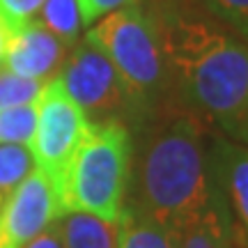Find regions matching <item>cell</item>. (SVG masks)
<instances>
[{
  "label": "cell",
  "instance_id": "obj_11",
  "mask_svg": "<svg viewBox=\"0 0 248 248\" xmlns=\"http://www.w3.org/2000/svg\"><path fill=\"white\" fill-rule=\"evenodd\" d=\"M117 248H182V241L159 225L124 212L120 218Z\"/></svg>",
  "mask_w": 248,
  "mask_h": 248
},
{
  "label": "cell",
  "instance_id": "obj_3",
  "mask_svg": "<svg viewBox=\"0 0 248 248\" xmlns=\"http://www.w3.org/2000/svg\"><path fill=\"white\" fill-rule=\"evenodd\" d=\"M131 150L126 124H88L55 184L62 214L83 212L104 221H120L131 172Z\"/></svg>",
  "mask_w": 248,
  "mask_h": 248
},
{
  "label": "cell",
  "instance_id": "obj_1",
  "mask_svg": "<svg viewBox=\"0 0 248 248\" xmlns=\"http://www.w3.org/2000/svg\"><path fill=\"white\" fill-rule=\"evenodd\" d=\"M140 124L124 212L182 237L225 207L204 122L188 108L159 104Z\"/></svg>",
  "mask_w": 248,
  "mask_h": 248
},
{
  "label": "cell",
  "instance_id": "obj_19",
  "mask_svg": "<svg viewBox=\"0 0 248 248\" xmlns=\"http://www.w3.org/2000/svg\"><path fill=\"white\" fill-rule=\"evenodd\" d=\"M129 5H140V0H78L80 21H83V26H90L110 12H117L122 7H129Z\"/></svg>",
  "mask_w": 248,
  "mask_h": 248
},
{
  "label": "cell",
  "instance_id": "obj_6",
  "mask_svg": "<svg viewBox=\"0 0 248 248\" xmlns=\"http://www.w3.org/2000/svg\"><path fill=\"white\" fill-rule=\"evenodd\" d=\"M35 108L37 124L35 136L30 140V154L35 168L46 172L53 179V184H58L62 170L69 163L90 122L76 106V101L67 94V90L62 88L60 78L46 83L35 101Z\"/></svg>",
  "mask_w": 248,
  "mask_h": 248
},
{
  "label": "cell",
  "instance_id": "obj_2",
  "mask_svg": "<svg viewBox=\"0 0 248 248\" xmlns=\"http://www.w3.org/2000/svg\"><path fill=\"white\" fill-rule=\"evenodd\" d=\"M147 12L186 108L248 145V42L198 0H159Z\"/></svg>",
  "mask_w": 248,
  "mask_h": 248
},
{
  "label": "cell",
  "instance_id": "obj_17",
  "mask_svg": "<svg viewBox=\"0 0 248 248\" xmlns=\"http://www.w3.org/2000/svg\"><path fill=\"white\" fill-rule=\"evenodd\" d=\"M198 5L248 42V0H198Z\"/></svg>",
  "mask_w": 248,
  "mask_h": 248
},
{
  "label": "cell",
  "instance_id": "obj_9",
  "mask_svg": "<svg viewBox=\"0 0 248 248\" xmlns=\"http://www.w3.org/2000/svg\"><path fill=\"white\" fill-rule=\"evenodd\" d=\"M212 159L221 191H228L248 237V147L241 142L218 140L212 145Z\"/></svg>",
  "mask_w": 248,
  "mask_h": 248
},
{
  "label": "cell",
  "instance_id": "obj_18",
  "mask_svg": "<svg viewBox=\"0 0 248 248\" xmlns=\"http://www.w3.org/2000/svg\"><path fill=\"white\" fill-rule=\"evenodd\" d=\"M42 5H44V0H0V16L14 30H18L35 18Z\"/></svg>",
  "mask_w": 248,
  "mask_h": 248
},
{
  "label": "cell",
  "instance_id": "obj_4",
  "mask_svg": "<svg viewBox=\"0 0 248 248\" xmlns=\"http://www.w3.org/2000/svg\"><path fill=\"white\" fill-rule=\"evenodd\" d=\"M115 67L140 120L161 104L170 85L156 23L147 9L129 5L99 18L85 35Z\"/></svg>",
  "mask_w": 248,
  "mask_h": 248
},
{
  "label": "cell",
  "instance_id": "obj_16",
  "mask_svg": "<svg viewBox=\"0 0 248 248\" xmlns=\"http://www.w3.org/2000/svg\"><path fill=\"white\" fill-rule=\"evenodd\" d=\"M44 85L46 83H42V80L23 78V76H16L7 69H0V110L35 104Z\"/></svg>",
  "mask_w": 248,
  "mask_h": 248
},
{
  "label": "cell",
  "instance_id": "obj_10",
  "mask_svg": "<svg viewBox=\"0 0 248 248\" xmlns=\"http://www.w3.org/2000/svg\"><path fill=\"white\" fill-rule=\"evenodd\" d=\"M64 248H117L120 221H104L92 214L69 212L58 218Z\"/></svg>",
  "mask_w": 248,
  "mask_h": 248
},
{
  "label": "cell",
  "instance_id": "obj_14",
  "mask_svg": "<svg viewBox=\"0 0 248 248\" xmlns=\"http://www.w3.org/2000/svg\"><path fill=\"white\" fill-rule=\"evenodd\" d=\"M35 168L32 154L26 145H0V207Z\"/></svg>",
  "mask_w": 248,
  "mask_h": 248
},
{
  "label": "cell",
  "instance_id": "obj_21",
  "mask_svg": "<svg viewBox=\"0 0 248 248\" xmlns=\"http://www.w3.org/2000/svg\"><path fill=\"white\" fill-rule=\"evenodd\" d=\"M16 30L9 26L5 18L0 16V64H2V58H5V53H7V46H9V39H12V35H14Z\"/></svg>",
  "mask_w": 248,
  "mask_h": 248
},
{
  "label": "cell",
  "instance_id": "obj_20",
  "mask_svg": "<svg viewBox=\"0 0 248 248\" xmlns=\"http://www.w3.org/2000/svg\"><path fill=\"white\" fill-rule=\"evenodd\" d=\"M21 248H64L60 237V228H58V218L48 228H44L39 234H35L30 241H26Z\"/></svg>",
  "mask_w": 248,
  "mask_h": 248
},
{
  "label": "cell",
  "instance_id": "obj_13",
  "mask_svg": "<svg viewBox=\"0 0 248 248\" xmlns=\"http://www.w3.org/2000/svg\"><path fill=\"white\" fill-rule=\"evenodd\" d=\"M182 248H230L232 246V225L225 207L209 214L204 221L186 230L182 237Z\"/></svg>",
  "mask_w": 248,
  "mask_h": 248
},
{
  "label": "cell",
  "instance_id": "obj_8",
  "mask_svg": "<svg viewBox=\"0 0 248 248\" xmlns=\"http://www.w3.org/2000/svg\"><path fill=\"white\" fill-rule=\"evenodd\" d=\"M67 55H69V46L60 42L42 23L30 21L28 26L18 28L12 35L7 53L2 58V69L23 78L48 83L53 80L51 76L55 71L62 69Z\"/></svg>",
  "mask_w": 248,
  "mask_h": 248
},
{
  "label": "cell",
  "instance_id": "obj_15",
  "mask_svg": "<svg viewBox=\"0 0 248 248\" xmlns=\"http://www.w3.org/2000/svg\"><path fill=\"white\" fill-rule=\"evenodd\" d=\"M35 104L0 110V145H30L35 136Z\"/></svg>",
  "mask_w": 248,
  "mask_h": 248
},
{
  "label": "cell",
  "instance_id": "obj_7",
  "mask_svg": "<svg viewBox=\"0 0 248 248\" xmlns=\"http://www.w3.org/2000/svg\"><path fill=\"white\" fill-rule=\"evenodd\" d=\"M62 216L53 179L32 168L0 207V248H21Z\"/></svg>",
  "mask_w": 248,
  "mask_h": 248
},
{
  "label": "cell",
  "instance_id": "obj_22",
  "mask_svg": "<svg viewBox=\"0 0 248 248\" xmlns=\"http://www.w3.org/2000/svg\"><path fill=\"white\" fill-rule=\"evenodd\" d=\"M152 2H159V0H152Z\"/></svg>",
  "mask_w": 248,
  "mask_h": 248
},
{
  "label": "cell",
  "instance_id": "obj_12",
  "mask_svg": "<svg viewBox=\"0 0 248 248\" xmlns=\"http://www.w3.org/2000/svg\"><path fill=\"white\" fill-rule=\"evenodd\" d=\"M42 26L51 30L60 42L74 46L80 37V9L78 0H44L42 5Z\"/></svg>",
  "mask_w": 248,
  "mask_h": 248
},
{
  "label": "cell",
  "instance_id": "obj_5",
  "mask_svg": "<svg viewBox=\"0 0 248 248\" xmlns=\"http://www.w3.org/2000/svg\"><path fill=\"white\" fill-rule=\"evenodd\" d=\"M62 74L58 76L62 88L67 90L76 106L90 124L99 122H122L129 117L136 122L140 120L138 110L129 99L115 67L106 55L92 44H78L62 64Z\"/></svg>",
  "mask_w": 248,
  "mask_h": 248
}]
</instances>
